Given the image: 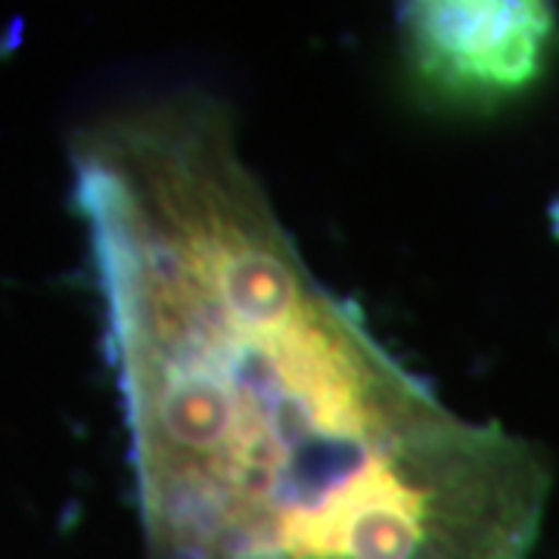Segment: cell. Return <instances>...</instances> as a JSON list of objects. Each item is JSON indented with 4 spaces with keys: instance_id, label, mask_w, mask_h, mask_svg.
<instances>
[{
    "instance_id": "7a4b0ae2",
    "label": "cell",
    "mask_w": 559,
    "mask_h": 559,
    "mask_svg": "<svg viewBox=\"0 0 559 559\" xmlns=\"http://www.w3.org/2000/svg\"><path fill=\"white\" fill-rule=\"evenodd\" d=\"M401 53L423 97L491 112L525 97L559 38L554 0H395Z\"/></svg>"
},
{
    "instance_id": "6da1fadb",
    "label": "cell",
    "mask_w": 559,
    "mask_h": 559,
    "mask_svg": "<svg viewBox=\"0 0 559 559\" xmlns=\"http://www.w3.org/2000/svg\"><path fill=\"white\" fill-rule=\"evenodd\" d=\"M150 559H528L550 466L454 414L305 264L230 106L69 143Z\"/></svg>"
}]
</instances>
